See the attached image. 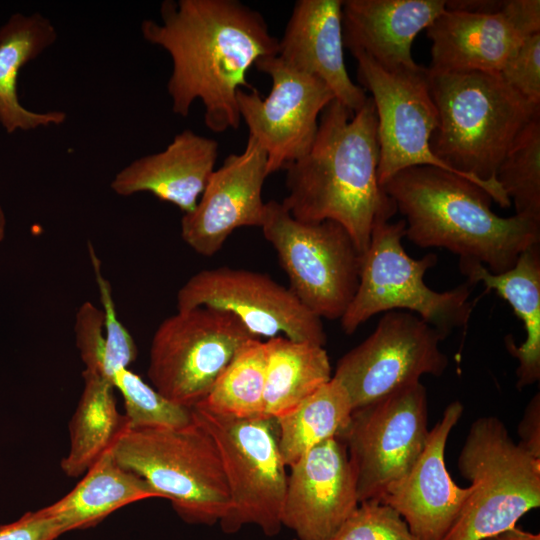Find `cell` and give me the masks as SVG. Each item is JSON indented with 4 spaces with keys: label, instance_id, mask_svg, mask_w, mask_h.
I'll list each match as a JSON object with an SVG mask.
<instances>
[{
    "label": "cell",
    "instance_id": "obj_1",
    "mask_svg": "<svg viewBox=\"0 0 540 540\" xmlns=\"http://www.w3.org/2000/svg\"><path fill=\"white\" fill-rule=\"evenodd\" d=\"M160 18L143 20L140 30L171 57L167 91L172 111L186 117L199 99L211 131L237 129L238 90L254 88L248 70L279 51V39L263 15L237 0H164Z\"/></svg>",
    "mask_w": 540,
    "mask_h": 540
},
{
    "label": "cell",
    "instance_id": "obj_2",
    "mask_svg": "<svg viewBox=\"0 0 540 540\" xmlns=\"http://www.w3.org/2000/svg\"><path fill=\"white\" fill-rule=\"evenodd\" d=\"M379 157L372 98L355 113L333 99L308 152L284 169L288 194L281 203L299 221L339 223L362 255L375 223L397 212L378 182Z\"/></svg>",
    "mask_w": 540,
    "mask_h": 540
},
{
    "label": "cell",
    "instance_id": "obj_3",
    "mask_svg": "<svg viewBox=\"0 0 540 540\" xmlns=\"http://www.w3.org/2000/svg\"><path fill=\"white\" fill-rule=\"evenodd\" d=\"M404 216L405 237L421 248H444L459 261H474L492 273L511 269L520 254L540 244V222L498 216L479 185L449 171L416 166L382 185Z\"/></svg>",
    "mask_w": 540,
    "mask_h": 540
},
{
    "label": "cell",
    "instance_id": "obj_4",
    "mask_svg": "<svg viewBox=\"0 0 540 540\" xmlns=\"http://www.w3.org/2000/svg\"><path fill=\"white\" fill-rule=\"evenodd\" d=\"M427 70L438 113L432 152L483 188L500 207H510L496 173L518 135L540 115V105L523 97L498 73Z\"/></svg>",
    "mask_w": 540,
    "mask_h": 540
},
{
    "label": "cell",
    "instance_id": "obj_5",
    "mask_svg": "<svg viewBox=\"0 0 540 540\" xmlns=\"http://www.w3.org/2000/svg\"><path fill=\"white\" fill-rule=\"evenodd\" d=\"M111 450L122 467L170 500L185 522L213 525L227 513L229 492L218 449L195 420L182 428L127 427Z\"/></svg>",
    "mask_w": 540,
    "mask_h": 540
},
{
    "label": "cell",
    "instance_id": "obj_6",
    "mask_svg": "<svg viewBox=\"0 0 540 540\" xmlns=\"http://www.w3.org/2000/svg\"><path fill=\"white\" fill-rule=\"evenodd\" d=\"M472 492L443 540H487L540 506V458L510 437L495 416L476 419L458 457Z\"/></svg>",
    "mask_w": 540,
    "mask_h": 540
},
{
    "label": "cell",
    "instance_id": "obj_7",
    "mask_svg": "<svg viewBox=\"0 0 540 540\" xmlns=\"http://www.w3.org/2000/svg\"><path fill=\"white\" fill-rule=\"evenodd\" d=\"M405 221H379L361 256L359 285L347 311L340 319L350 335L373 315L393 310L418 315L445 339L456 328L465 327L473 311L472 285L466 281L444 292L424 282L428 269L438 261L435 254L411 258L402 245Z\"/></svg>",
    "mask_w": 540,
    "mask_h": 540
},
{
    "label": "cell",
    "instance_id": "obj_8",
    "mask_svg": "<svg viewBox=\"0 0 540 540\" xmlns=\"http://www.w3.org/2000/svg\"><path fill=\"white\" fill-rule=\"evenodd\" d=\"M195 422L218 449L229 492V508L219 524L232 534L244 525H257L266 536L282 528L287 466L279 449L276 418L238 419L217 415L196 406Z\"/></svg>",
    "mask_w": 540,
    "mask_h": 540
},
{
    "label": "cell",
    "instance_id": "obj_9",
    "mask_svg": "<svg viewBox=\"0 0 540 540\" xmlns=\"http://www.w3.org/2000/svg\"><path fill=\"white\" fill-rule=\"evenodd\" d=\"M260 228L298 300L321 319H341L358 289L362 256L346 229L299 221L275 200L265 202Z\"/></svg>",
    "mask_w": 540,
    "mask_h": 540
},
{
    "label": "cell",
    "instance_id": "obj_10",
    "mask_svg": "<svg viewBox=\"0 0 540 540\" xmlns=\"http://www.w3.org/2000/svg\"><path fill=\"white\" fill-rule=\"evenodd\" d=\"M252 338L256 337L227 311L204 306L177 310L153 335L149 380L164 397L192 409L206 398L236 352Z\"/></svg>",
    "mask_w": 540,
    "mask_h": 540
},
{
    "label": "cell",
    "instance_id": "obj_11",
    "mask_svg": "<svg viewBox=\"0 0 540 540\" xmlns=\"http://www.w3.org/2000/svg\"><path fill=\"white\" fill-rule=\"evenodd\" d=\"M428 435L427 393L420 382L353 410L339 439L347 447L359 503L379 501L404 477Z\"/></svg>",
    "mask_w": 540,
    "mask_h": 540
},
{
    "label": "cell",
    "instance_id": "obj_12",
    "mask_svg": "<svg viewBox=\"0 0 540 540\" xmlns=\"http://www.w3.org/2000/svg\"><path fill=\"white\" fill-rule=\"evenodd\" d=\"M442 340L414 313L385 312L375 330L340 358L332 377L355 410L420 382L422 375L441 376L449 364L439 347Z\"/></svg>",
    "mask_w": 540,
    "mask_h": 540
},
{
    "label": "cell",
    "instance_id": "obj_13",
    "mask_svg": "<svg viewBox=\"0 0 540 540\" xmlns=\"http://www.w3.org/2000/svg\"><path fill=\"white\" fill-rule=\"evenodd\" d=\"M351 54L357 61L359 83L371 93L376 109L379 184L382 186L398 172L416 166H432L462 176L438 159L430 147L431 136L438 127V113L427 68L419 65L415 69L390 71L365 53Z\"/></svg>",
    "mask_w": 540,
    "mask_h": 540
},
{
    "label": "cell",
    "instance_id": "obj_14",
    "mask_svg": "<svg viewBox=\"0 0 540 540\" xmlns=\"http://www.w3.org/2000/svg\"><path fill=\"white\" fill-rule=\"evenodd\" d=\"M210 307L233 314L256 338L283 336L324 346L321 318L269 275L221 266L191 276L177 293V309Z\"/></svg>",
    "mask_w": 540,
    "mask_h": 540
},
{
    "label": "cell",
    "instance_id": "obj_15",
    "mask_svg": "<svg viewBox=\"0 0 540 540\" xmlns=\"http://www.w3.org/2000/svg\"><path fill=\"white\" fill-rule=\"evenodd\" d=\"M255 67L271 77V91L263 98L255 87L239 89L237 104L249 136L266 152L270 175L308 152L319 117L335 97L322 80L291 68L277 55L259 59Z\"/></svg>",
    "mask_w": 540,
    "mask_h": 540
},
{
    "label": "cell",
    "instance_id": "obj_16",
    "mask_svg": "<svg viewBox=\"0 0 540 540\" xmlns=\"http://www.w3.org/2000/svg\"><path fill=\"white\" fill-rule=\"evenodd\" d=\"M267 155L253 137L214 170L195 208L183 214L181 237L198 254L213 256L238 228L261 227Z\"/></svg>",
    "mask_w": 540,
    "mask_h": 540
},
{
    "label": "cell",
    "instance_id": "obj_17",
    "mask_svg": "<svg viewBox=\"0 0 540 540\" xmlns=\"http://www.w3.org/2000/svg\"><path fill=\"white\" fill-rule=\"evenodd\" d=\"M289 468L282 526L299 540H329L359 505L345 443L324 441Z\"/></svg>",
    "mask_w": 540,
    "mask_h": 540
},
{
    "label": "cell",
    "instance_id": "obj_18",
    "mask_svg": "<svg viewBox=\"0 0 540 540\" xmlns=\"http://www.w3.org/2000/svg\"><path fill=\"white\" fill-rule=\"evenodd\" d=\"M463 410L459 401L445 408L409 472L379 500L403 518L417 540H443L472 492L471 486L463 488L452 480L444 461L448 436Z\"/></svg>",
    "mask_w": 540,
    "mask_h": 540
},
{
    "label": "cell",
    "instance_id": "obj_19",
    "mask_svg": "<svg viewBox=\"0 0 540 540\" xmlns=\"http://www.w3.org/2000/svg\"><path fill=\"white\" fill-rule=\"evenodd\" d=\"M342 4V0L296 1L277 56L291 68L322 80L335 99L355 113L368 96L346 69Z\"/></svg>",
    "mask_w": 540,
    "mask_h": 540
},
{
    "label": "cell",
    "instance_id": "obj_20",
    "mask_svg": "<svg viewBox=\"0 0 540 540\" xmlns=\"http://www.w3.org/2000/svg\"><path fill=\"white\" fill-rule=\"evenodd\" d=\"M444 0H344V47L362 52L386 70L419 67L412 57L416 36L445 11Z\"/></svg>",
    "mask_w": 540,
    "mask_h": 540
},
{
    "label": "cell",
    "instance_id": "obj_21",
    "mask_svg": "<svg viewBox=\"0 0 540 540\" xmlns=\"http://www.w3.org/2000/svg\"><path fill=\"white\" fill-rule=\"evenodd\" d=\"M218 143L186 129L161 152L137 158L116 173L110 187L120 196L149 192L191 212L215 170Z\"/></svg>",
    "mask_w": 540,
    "mask_h": 540
},
{
    "label": "cell",
    "instance_id": "obj_22",
    "mask_svg": "<svg viewBox=\"0 0 540 540\" xmlns=\"http://www.w3.org/2000/svg\"><path fill=\"white\" fill-rule=\"evenodd\" d=\"M426 34L431 41L428 69L438 72L499 73L527 38L502 11L479 14L446 8Z\"/></svg>",
    "mask_w": 540,
    "mask_h": 540
},
{
    "label": "cell",
    "instance_id": "obj_23",
    "mask_svg": "<svg viewBox=\"0 0 540 540\" xmlns=\"http://www.w3.org/2000/svg\"><path fill=\"white\" fill-rule=\"evenodd\" d=\"M460 271L471 285L482 283L506 300L523 323L526 339L519 346L512 336L505 338L508 352L518 360L517 388L533 385L540 379V244L523 251L514 266L492 273L474 261H459Z\"/></svg>",
    "mask_w": 540,
    "mask_h": 540
},
{
    "label": "cell",
    "instance_id": "obj_24",
    "mask_svg": "<svg viewBox=\"0 0 540 540\" xmlns=\"http://www.w3.org/2000/svg\"><path fill=\"white\" fill-rule=\"evenodd\" d=\"M57 39L52 22L39 12L13 14L0 28V123L7 133L58 126L63 111L35 112L19 101L17 80L22 67L37 58Z\"/></svg>",
    "mask_w": 540,
    "mask_h": 540
},
{
    "label": "cell",
    "instance_id": "obj_25",
    "mask_svg": "<svg viewBox=\"0 0 540 540\" xmlns=\"http://www.w3.org/2000/svg\"><path fill=\"white\" fill-rule=\"evenodd\" d=\"M152 497L159 496L143 478L122 467L110 449L68 494L40 510L66 533L93 527L119 508Z\"/></svg>",
    "mask_w": 540,
    "mask_h": 540
},
{
    "label": "cell",
    "instance_id": "obj_26",
    "mask_svg": "<svg viewBox=\"0 0 540 540\" xmlns=\"http://www.w3.org/2000/svg\"><path fill=\"white\" fill-rule=\"evenodd\" d=\"M265 343L263 416L279 418L331 380V364L324 346L283 336Z\"/></svg>",
    "mask_w": 540,
    "mask_h": 540
},
{
    "label": "cell",
    "instance_id": "obj_27",
    "mask_svg": "<svg viewBox=\"0 0 540 540\" xmlns=\"http://www.w3.org/2000/svg\"><path fill=\"white\" fill-rule=\"evenodd\" d=\"M84 387L69 423L70 449L61 460L69 477L84 475L128 427L114 399V386L104 376L84 370Z\"/></svg>",
    "mask_w": 540,
    "mask_h": 540
},
{
    "label": "cell",
    "instance_id": "obj_28",
    "mask_svg": "<svg viewBox=\"0 0 540 540\" xmlns=\"http://www.w3.org/2000/svg\"><path fill=\"white\" fill-rule=\"evenodd\" d=\"M352 412L346 389L332 377L294 410L276 418L284 464L290 467L314 446L340 438Z\"/></svg>",
    "mask_w": 540,
    "mask_h": 540
},
{
    "label": "cell",
    "instance_id": "obj_29",
    "mask_svg": "<svg viewBox=\"0 0 540 540\" xmlns=\"http://www.w3.org/2000/svg\"><path fill=\"white\" fill-rule=\"evenodd\" d=\"M266 361V343L259 338L248 340L196 406L238 419L263 416Z\"/></svg>",
    "mask_w": 540,
    "mask_h": 540
},
{
    "label": "cell",
    "instance_id": "obj_30",
    "mask_svg": "<svg viewBox=\"0 0 540 540\" xmlns=\"http://www.w3.org/2000/svg\"><path fill=\"white\" fill-rule=\"evenodd\" d=\"M496 180L515 215L540 222V115L518 135L500 163Z\"/></svg>",
    "mask_w": 540,
    "mask_h": 540
},
{
    "label": "cell",
    "instance_id": "obj_31",
    "mask_svg": "<svg viewBox=\"0 0 540 540\" xmlns=\"http://www.w3.org/2000/svg\"><path fill=\"white\" fill-rule=\"evenodd\" d=\"M111 382L123 397L128 428H182L194 422L192 409L170 401L129 368L117 369Z\"/></svg>",
    "mask_w": 540,
    "mask_h": 540
},
{
    "label": "cell",
    "instance_id": "obj_32",
    "mask_svg": "<svg viewBox=\"0 0 540 540\" xmlns=\"http://www.w3.org/2000/svg\"><path fill=\"white\" fill-rule=\"evenodd\" d=\"M329 540H417L403 518L379 501L360 502Z\"/></svg>",
    "mask_w": 540,
    "mask_h": 540
},
{
    "label": "cell",
    "instance_id": "obj_33",
    "mask_svg": "<svg viewBox=\"0 0 540 540\" xmlns=\"http://www.w3.org/2000/svg\"><path fill=\"white\" fill-rule=\"evenodd\" d=\"M88 250L104 314L105 376L111 381L112 375L117 369L128 368L135 361L137 346L127 328L118 318L111 285L102 274L101 262L91 243L88 244Z\"/></svg>",
    "mask_w": 540,
    "mask_h": 540
},
{
    "label": "cell",
    "instance_id": "obj_34",
    "mask_svg": "<svg viewBox=\"0 0 540 540\" xmlns=\"http://www.w3.org/2000/svg\"><path fill=\"white\" fill-rule=\"evenodd\" d=\"M498 74L527 100L540 105V33L527 37Z\"/></svg>",
    "mask_w": 540,
    "mask_h": 540
},
{
    "label": "cell",
    "instance_id": "obj_35",
    "mask_svg": "<svg viewBox=\"0 0 540 540\" xmlns=\"http://www.w3.org/2000/svg\"><path fill=\"white\" fill-rule=\"evenodd\" d=\"M74 332L76 346L85 365V370L106 378V342L102 309L89 301L84 302L77 310Z\"/></svg>",
    "mask_w": 540,
    "mask_h": 540
},
{
    "label": "cell",
    "instance_id": "obj_36",
    "mask_svg": "<svg viewBox=\"0 0 540 540\" xmlns=\"http://www.w3.org/2000/svg\"><path fill=\"white\" fill-rule=\"evenodd\" d=\"M64 533L63 526L40 509L0 525V540H55Z\"/></svg>",
    "mask_w": 540,
    "mask_h": 540
},
{
    "label": "cell",
    "instance_id": "obj_37",
    "mask_svg": "<svg viewBox=\"0 0 540 540\" xmlns=\"http://www.w3.org/2000/svg\"><path fill=\"white\" fill-rule=\"evenodd\" d=\"M501 11L525 36L540 33L539 0H504Z\"/></svg>",
    "mask_w": 540,
    "mask_h": 540
},
{
    "label": "cell",
    "instance_id": "obj_38",
    "mask_svg": "<svg viewBox=\"0 0 540 540\" xmlns=\"http://www.w3.org/2000/svg\"><path fill=\"white\" fill-rule=\"evenodd\" d=\"M519 444L540 458V395L537 392L526 406L518 425Z\"/></svg>",
    "mask_w": 540,
    "mask_h": 540
},
{
    "label": "cell",
    "instance_id": "obj_39",
    "mask_svg": "<svg viewBox=\"0 0 540 540\" xmlns=\"http://www.w3.org/2000/svg\"><path fill=\"white\" fill-rule=\"evenodd\" d=\"M490 540H540L539 533H531L524 531L516 526L512 529L504 531Z\"/></svg>",
    "mask_w": 540,
    "mask_h": 540
},
{
    "label": "cell",
    "instance_id": "obj_40",
    "mask_svg": "<svg viewBox=\"0 0 540 540\" xmlns=\"http://www.w3.org/2000/svg\"><path fill=\"white\" fill-rule=\"evenodd\" d=\"M6 217L2 206L0 205V242L5 238Z\"/></svg>",
    "mask_w": 540,
    "mask_h": 540
}]
</instances>
